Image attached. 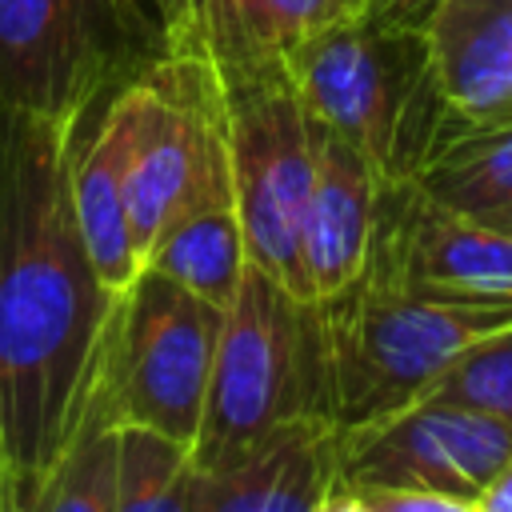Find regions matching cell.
<instances>
[{
  "instance_id": "1",
  "label": "cell",
  "mask_w": 512,
  "mask_h": 512,
  "mask_svg": "<svg viewBox=\"0 0 512 512\" xmlns=\"http://www.w3.org/2000/svg\"><path fill=\"white\" fill-rule=\"evenodd\" d=\"M80 124L0 104V464L44 484L92 408L116 300L80 236Z\"/></svg>"
},
{
  "instance_id": "2",
  "label": "cell",
  "mask_w": 512,
  "mask_h": 512,
  "mask_svg": "<svg viewBox=\"0 0 512 512\" xmlns=\"http://www.w3.org/2000/svg\"><path fill=\"white\" fill-rule=\"evenodd\" d=\"M308 312L316 412L344 432L424 400L456 356L512 324V296L424 288L364 260L340 296Z\"/></svg>"
},
{
  "instance_id": "3",
  "label": "cell",
  "mask_w": 512,
  "mask_h": 512,
  "mask_svg": "<svg viewBox=\"0 0 512 512\" xmlns=\"http://www.w3.org/2000/svg\"><path fill=\"white\" fill-rule=\"evenodd\" d=\"M284 64L308 112L348 140L384 184L416 180L460 128L436 84L424 32L356 16L316 32Z\"/></svg>"
},
{
  "instance_id": "4",
  "label": "cell",
  "mask_w": 512,
  "mask_h": 512,
  "mask_svg": "<svg viewBox=\"0 0 512 512\" xmlns=\"http://www.w3.org/2000/svg\"><path fill=\"white\" fill-rule=\"evenodd\" d=\"M164 48L156 0H0V104L84 124Z\"/></svg>"
},
{
  "instance_id": "5",
  "label": "cell",
  "mask_w": 512,
  "mask_h": 512,
  "mask_svg": "<svg viewBox=\"0 0 512 512\" xmlns=\"http://www.w3.org/2000/svg\"><path fill=\"white\" fill-rule=\"evenodd\" d=\"M304 412H316L312 312L248 264L220 320L192 460L200 472L220 468Z\"/></svg>"
},
{
  "instance_id": "6",
  "label": "cell",
  "mask_w": 512,
  "mask_h": 512,
  "mask_svg": "<svg viewBox=\"0 0 512 512\" xmlns=\"http://www.w3.org/2000/svg\"><path fill=\"white\" fill-rule=\"evenodd\" d=\"M216 84L248 264L304 300L300 228L316 180V120L284 60L216 72Z\"/></svg>"
},
{
  "instance_id": "7",
  "label": "cell",
  "mask_w": 512,
  "mask_h": 512,
  "mask_svg": "<svg viewBox=\"0 0 512 512\" xmlns=\"http://www.w3.org/2000/svg\"><path fill=\"white\" fill-rule=\"evenodd\" d=\"M224 308L140 268L116 300L96 400L116 428H148L192 448Z\"/></svg>"
},
{
  "instance_id": "8",
  "label": "cell",
  "mask_w": 512,
  "mask_h": 512,
  "mask_svg": "<svg viewBox=\"0 0 512 512\" xmlns=\"http://www.w3.org/2000/svg\"><path fill=\"white\" fill-rule=\"evenodd\" d=\"M512 456V424L448 400H416L400 412L340 432L344 488H424L476 500Z\"/></svg>"
},
{
  "instance_id": "9",
  "label": "cell",
  "mask_w": 512,
  "mask_h": 512,
  "mask_svg": "<svg viewBox=\"0 0 512 512\" xmlns=\"http://www.w3.org/2000/svg\"><path fill=\"white\" fill-rule=\"evenodd\" d=\"M368 260L408 284L512 296V232L432 204L412 180L384 184Z\"/></svg>"
},
{
  "instance_id": "10",
  "label": "cell",
  "mask_w": 512,
  "mask_h": 512,
  "mask_svg": "<svg viewBox=\"0 0 512 512\" xmlns=\"http://www.w3.org/2000/svg\"><path fill=\"white\" fill-rule=\"evenodd\" d=\"M340 484V428L304 412L196 480L192 512H320Z\"/></svg>"
},
{
  "instance_id": "11",
  "label": "cell",
  "mask_w": 512,
  "mask_h": 512,
  "mask_svg": "<svg viewBox=\"0 0 512 512\" xmlns=\"http://www.w3.org/2000/svg\"><path fill=\"white\" fill-rule=\"evenodd\" d=\"M316 120V116H312ZM380 208V176L372 164L316 120V180L300 228L304 300L340 296L368 260Z\"/></svg>"
},
{
  "instance_id": "12",
  "label": "cell",
  "mask_w": 512,
  "mask_h": 512,
  "mask_svg": "<svg viewBox=\"0 0 512 512\" xmlns=\"http://www.w3.org/2000/svg\"><path fill=\"white\" fill-rule=\"evenodd\" d=\"M140 116H144V88L140 76H132L124 88L108 96L84 144L76 132V156H72V204H76L80 236L88 244L100 280L112 292H124L140 272V256L128 236V168L140 136Z\"/></svg>"
},
{
  "instance_id": "13",
  "label": "cell",
  "mask_w": 512,
  "mask_h": 512,
  "mask_svg": "<svg viewBox=\"0 0 512 512\" xmlns=\"http://www.w3.org/2000/svg\"><path fill=\"white\" fill-rule=\"evenodd\" d=\"M424 40L460 128L512 116V0H440Z\"/></svg>"
},
{
  "instance_id": "14",
  "label": "cell",
  "mask_w": 512,
  "mask_h": 512,
  "mask_svg": "<svg viewBox=\"0 0 512 512\" xmlns=\"http://www.w3.org/2000/svg\"><path fill=\"white\" fill-rule=\"evenodd\" d=\"M368 0H200L172 48L200 52L216 72L288 60L316 32L356 20Z\"/></svg>"
},
{
  "instance_id": "15",
  "label": "cell",
  "mask_w": 512,
  "mask_h": 512,
  "mask_svg": "<svg viewBox=\"0 0 512 512\" xmlns=\"http://www.w3.org/2000/svg\"><path fill=\"white\" fill-rule=\"evenodd\" d=\"M144 268H156L192 296L228 308L248 268V244H244L236 196L208 200L184 212L176 224H168L156 248L148 252Z\"/></svg>"
},
{
  "instance_id": "16",
  "label": "cell",
  "mask_w": 512,
  "mask_h": 512,
  "mask_svg": "<svg viewBox=\"0 0 512 512\" xmlns=\"http://www.w3.org/2000/svg\"><path fill=\"white\" fill-rule=\"evenodd\" d=\"M432 204L468 216L496 220L512 208V116L492 124L456 128L412 180Z\"/></svg>"
},
{
  "instance_id": "17",
  "label": "cell",
  "mask_w": 512,
  "mask_h": 512,
  "mask_svg": "<svg viewBox=\"0 0 512 512\" xmlns=\"http://www.w3.org/2000/svg\"><path fill=\"white\" fill-rule=\"evenodd\" d=\"M116 484L120 428L92 396V408L40 488V512H116Z\"/></svg>"
},
{
  "instance_id": "18",
  "label": "cell",
  "mask_w": 512,
  "mask_h": 512,
  "mask_svg": "<svg viewBox=\"0 0 512 512\" xmlns=\"http://www.w3.org/2000/svg\"><path fill=\"white\" fill-rule=\"evenodd\" d=\"M200 468L192 448L148 428H120L116 512H192Z\"/></svg>"
},
{
  "instance_id": "19",
  "label": "cell",
  "mask_w": 512,
  "mask_h": 512,
  "mask_svg": "<svg viewBox=\"0 0 512 512\" xmlns=\"http://www.w3.org/2000/svg\"><path fill=\"white\" fill-rule=\"evenodd\" d=\"M428 396L448 404H468L476 412L512 424V324L476 340L464 356H456L436 376Z\"/></svg>"
},
{
  "instance_id": "20",
  "label": "cell",
  "mask_w": 512,
  "mask_h": 512,
  "mask_svg": "<svg viewBox=\"0 0 512 512\" xmlns=\"http://www.w3.org/2000/svg\"><path fill=\"white\" fill-rule=\"evenodd\" d=\"M372 512H476V500L424 488H352Z\"/></svg>"
},
{
  "instance_id": "21",
  "label": "cell",
  "mask_w": 512,
  "mask_h": 512,
  "mask_svg": "<svg viewBox=\"0 0 512 512\" xmlns=\"http://www.w3.org/2000/svg\"><path fill=\"white\" fill-rule=\"evenodd\" d=\"M440 8V0H368V20L384 24V28H400V32H424L432 12Z\"/></svg>"
},
{
  "instance_id": "22",
  "label": "cell",
  "mask_w": 512,
  "mask_h": 512,
  "mask_svg": "<svg viewBox=\"0 0 512 512\" xmlns=\"http://www.w3.org/2000/svg\"><path fill=\"white\" fill-rule=\"evenodd\" d=\"M40 488L44 484H24L0 464V512H40Z\"/></svg>"
},
{
  "instance_id": "23",
  "label": "cell",
  "mask_w": 512,
  "mask_h": 512,
  "mask_svg": "<svg viewBox=\"0 0 512 512\" xmlns=\"http://www.w3.org/2000/svg\"><path fill=\"white\" fill-rule=\"evenodd\" d=\"M476 512H512V456L488 480V488L476 496Z\"/></svg>"
},
{
  "instance_id": "24",
  "label": "cell",
  "mask_w": 512,
  "mask_h": 512,
  "mask_svg": "<svg viewBox=\"0 0 512 512\" xmlns=\"http://www.w3.org/2000/svg\"><path fill=\"white\" fill-rule=\"evenodd\" d=\"M156 8H160V16H164V28H168V48L184 36V28H188V0H156ZM164 48V52H168Z\"/></svg>"
},
{
  "instance_id": "25",
  "label": "cell",
  "mask_w": 512,
  "mask_h": 512,
  "mask_svg": "<svg viewBox=\"0 0 512 512\" xmlns=\"http://www.w3.org/2000/svg\"><path fill=\"white\" fill-rule=\"evenodd\" d=\"M320 512H372V508H368V504H364V500H360L352 488L336 484V492L324 500V508H320Z\"/></svg>"
},
{
  "instance_id": "26",
  "label": "cell",
  "mask_w": 512,
  "mask_h": 512,
  "mask_svg": "<svg viewBox=\"0 0 512 512\" xmlns=\"http://www.w3.org/2000/svg\"><path fill=\"white\" fill-rule=\"evenodd\" d=\"M488 224H492V228H504V232H512V208H508V212H500V216H496V220H488Z\"/></svg>"
},
{
  "instance_id": "27",
  "label": "cell",
  "mask_w": 512,
  "mask_h": 512,
  "mask_svg": "<svg viewBox=\"0 0 512 512\" xmlns=\"http://www.w3.org/2000/svg\"><path fill=\"white\" fill-rule=\"evenodd\" d=\"M196 8H200V0H188V12H196ZM188 20H192V16H188Z\"/></svg>"
}]
</instances>
